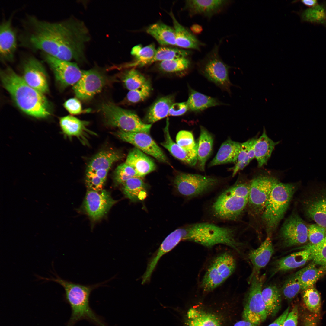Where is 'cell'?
<instances>
[{
	"mask_svg": "<svg viewBox=\"0 0 326 326\" xmlns=\"http://www.w3.org/2000/svg\"><path fill=\"white\" fill-rule=\"evenodd\" d=\"M22 24L18 36L21 47L63 60H84L85 46L90 36L83 22L73 18L50 21L29 15Z\"/></svg>",
	"mask_w": 326,
	"mask_h": 326,
	"instance_id": "obj_1",
	"label": "cell"
},
{
	"mask_svg": "<svg viewBox=\"0 0 326 326\" xmlns=\"http://www.w3.org/2000/svg\"><path fill=\"white\" fill-rule=\"evenodd\" d=\"M48 278L37 276L44 282L53 281L63 287L64 298L70 305L71 315L67 326H74L78 321L85 320L96 326H108L102 318L97 315L90 306V297L93 290L104 286L109 280L92 285H83L62 278L55 272Z\"/></svg>",
	"mask_w": 326,
	"mask_h": 326,
	"instance_id": "obj_2",
	"label": "cell"
},
{
	"mask_svg": "<svg viewBox=\"0 0 326 326\" xmlns=\"http://www.w3.org/2000/svg\"><path fill=\"white\" fill-rule=\"evenodd\" d=\"M1 77L3 87L21 110L38 118L50 115V104L44 94L29 85L11 68L2 70Z\"/></svg>",
	"mask_w": 326,
	"mask_h": 326,
	"instance_id": "obj_3",
	"label": "cell"
},
{
	"mask_svg": "<svg viewBox=\"0 0 326 326\" xmlns=\"http://www.w3.org/2000/svg\"><path fill=\"white\" fill-rule=\"evenodd\" d=\"M250 183L237 181L222 191L211 205V216L223 221H236L241 216L247 206Z\"/></svg>",
	"mask_w": 326,
	"mask_h": 326,
	"instance_id": "obj_4",
	"label": "cell"
},
{
	"mask_svg": "<svg viewBox=\"0 0 326 326\" xmlns=\"http://www.w3.org/2000/svg\"><path fill=\"white\" fill-rule=\"evenodd\" d=\"M184 241H192L207 247L224 245L239 251L243 245L235 238V229L213 223L200 222L181 227Z\"/></svg>",
	"mask_w": 326,
	"mask_h": 326,
	"instance_id": "obj_5",
	"label": "cell"
},
{
	"mask_svg": "<svg viewBox=\"0 0 326 326\" xmlns=\"http://www.w3.org/2000/svg\"><path fill=\"white\" fill-rule=\"evenodd\" d=\"M296 187L294 184L279 182L273 188L261 215L267 235H271L283 218Z\"/></svg>",
	"mask_w": 326,
	"mask_h": 326,
	"instance_id": "obj_6",
	"label": "cell"
},
{
	"mask_svg": "<svg viewBox=\"0 0 326 326\" xmlns=\"http://www.w3.org/2000/svg\"><path fill=\"white\" fill-rule=\"evenodd\" d=\"M105 124L129 133L145 132L149 133L152 124L144 123L133 112L123 108L110 102L101 104L100 107Z\"/></svg>",
	"mask_w": 326,
	"mask_h": 326,
	"instance_id": "obj_7",
	"label": "cell"
},
{
	"mask_svg": "<svg viewBox=\"0 0 326 326\" xmlns=\"http://www.w3.org/2000/svg\"><path fill=\"white\" fill-rule=\"evenodd\" d=\"M219 180L210 176L180 173L174 180L177 193L187 199L196 198L210 192L218 185Z\"/></svg>",
	"mask_w": 326,
	"mask_h": 326,
	"instance_id": "obj_8",
	"label": "cell"
},
{
	"mask_svg": "<svg viewBox=\"0 0 326 326\" xmlns=\"http://www.w3.org/2000/svg\"><path fill=\"white\" fill-rule=\"evenodd\" d=\"M235 260L228 252L219 254L212 260L205 272L200 286L205 292L212 291L224 283L234 273Z\"/></svg>",
	"mask_w": 326,
	"mask_h": 326,
	"instance_id": "obj_9",
	"label": "cell"
},
{
	"mask_svg": "<svg viewBox=\"0 0 326 326\" xmlns=\"http://www.w3.org/2000/svg\"><path fill=\"white\" fill-rule=\"evenodd\" d=\"M265 275H254L249 279L250 284L242 316L244 320L259 326L268 316L262 292Z\"/></svg>",
	"mask_w": 326,
	"mask_h": 326,
	"instance_id": "obj_10",
	"label": "cell"
},
{
	"mask_svg": "<svg viewBox=\"0 0 326 326\" xmlns=\"http://www.w3.org/2000/svg\"><path fill=\"white\" fill-rule=\"evenodd\" d=\"M279 182L275 177L266 176L251 180L247 205L250 214L254 216L261 215L272 189Z\"/></svg>",
	"mask_w": 326,
	"mask_h": 326,
	"instance_id": "obj_11",
	"label": "cell"
},
{
	"mask_svg": "<svg viewBox=\"0 0 326 326\" xmlns=\"http://www.w3.org/2000/svg\"><path fill=\"white\" fill-rule=\"evenodd\" d=\"M201 73L222 89L230 93L231 83L228 74L229 67L220 58L217 48L206 56L199 67Z\"/></svg>",
	"mask_w": 326,
	"mask_h": 326,
	"instance_id": "obj_12",
	"label": "cell"
},
{
	"mask_svg": "<svg viewBox=\"0 0 326 326\" xmlns=\"http://www.w3.org/2000/svg\"><path fill=\"white\" fill-rule=\"evenodd\" d=\"M41 56L62 88L74 85L83 75L84 70H81L75 63L57 59L43 52H41Z\"/></svg>",
	"mask_w": 326,
	"mask_h": 326,
	"instance_id": "obj_13",
	"label": "cell"
},
{
	"mask_svg": "<svg viewBox=\"0 0 326 326\" xmlns=\"http://www.w3.org/2000/svg\"><path fill=\"white\" fill-rule=\"evenodd\" d=\"M113 133L120 140L132 144L135 148L158 161L170 164L163 152L149 133L142 132H126L120 129Z\"/></svg>",
	"mask_w": 326,
	"mask_h": 326,
	"instance_id": "obj_14",
	"label": "cell"
},
{
	"mask_svg": "<svg viewBox=\"0 0 326 326\" xmlns=\"http://www.w3.org/2000/svg\"><path fill=\"white\" fill-rule=\"evenodd\" d=\"M308 228L297 213H292L284 221L279 231V237L283 246L288 247L306 243Z\"/></svg>",
	"mask_w": 326,
	"mask_h": 326,
	"instance_id": "obj_15",
	"label": "cell"
},
{
	"mask_svg": "<svg viewBox=\"0 0 326 326\" xmlns=\"http://www.w3.org/2000/svg\"><path fill=\"white\" fill-rule=\"evenodd\" d=\"M117 202L107 191L87 190L84 199L83 208L85 213L94 221L103 217Z\"/></svg>",
	"mask_w": 326,
	"mask_h": 326,
	"instance_id": "obj_16",
	"label": "cell"
},
{
	"mask_svg": "<svg viewBox=\"0 0 326 326\" xmlns=\"http://www.w3.org/2000/svg\"><path fill=\"white\" fill-rule=\"evenodd\" d=\"M106 82L104 76L97 70L84 71L82 76L73 85V89L78 98L87 100L101 91Z\"/></svg>",
	"mask_w": 326,
	"mask_h": 326,
	"instance_id": "obj_17",
	"label": "cell"
},
{
	"mask_svg": "<svg viewBox=\"0 0 326 326\" xmlns=\"http://www.w3.org/2000/svg\"><path fill=\"white\" fill-rule=\"evenodd\" d=\"M22 78L29 85L44 94L48 86L46 71L42 63L35 57L27 55L23 61Z\"/></svg>",
	"mask_w": 326,
	"mask_h": 326,
	"instance_id": "obj_18",
	"label": "cell"
},
{
	"mask_svg": "<svg viewBox=\"0 0 326 326\" xmlns=\"http://www.w3.org/2000/svg\"><path fill=\"white\" fill-rule=\"evenodd\" d=\"M14 13L0 25V59L3 62L14 60L17 46V32L13 26Z\"/></svg>",
	"mask_w": 326,
	"mask_h": 326,
	"instance_id": "obj_19",
	"label": "cell"
},
{
	"mask_svg": "<svg viewBox=\"0 0 326 326\" xmlns=\"http://www.w3.org/2000/svg\"><path fill=\"white\" fill-rule=\"evenodd\" d=\"M59 123L65 135L69 137H76L83 145H89V139L91 136H96L97 134L89 129L87 126L89 122L83 121L74 117L68 115L61 118Z\"/></svg>",
	"mask_w": 326,
	"mask_h": 326,
	"instance_id": "obj_20",
	"label": "cell"
},
{
	"mask_svg": "<svg viewBox=\"0 0 326 326\" xmlns=\"http://www.w3.org/2000/svg\"><path fill=\"white\" fill-rule=\"evenodd\" d=\"M273 252L271 236L267 235L258 248L251 251L249 254V258L253 266L249 278L254 275H259L260 270L267 265Z\"/></svg>",
	"mask_w": 326,
	"mask_h": 326,
	"instance_id": "obj_21",
	"label": "cell"
},
{
	"mask_svg": "<svg viewBox=\"0 0 326 326\" xmlns=\"http://www.w3.org/2000/svg\"><path fill=\"white\" fill-rule=\"evenodd\" d=\"M169 122L166 121L164 129V140L161 144L174 157L191 166H194L197 161V147L194 149L187 151L180 147L172 139L169 133Z\"/></svg>",
	"mask_w": 326,
	"mask_h": 326,
	"instance_id": "obj_22",
	"label": "cell"
},
{
	"mask_svg": "<svg viewBox=\"0 0 326 326\" xmlns=\"http://www.w3.org/2000/svg\"><path fill=\"white\" fill-rule=\"evenodd\" d=\"M229 2L223 0H187L185 8L191 15L202 14L210 17L219 12Z\"/></svg>",
	"mask_w": 326,
	"mask_h": 326,
	"instance_id": "obj_23",
	"label": "cell"
},
{
	"mask_svg": "<svg viewBox=\"0 0 326 326\" xmlns=\"http://www.w3.org/2000/svg\"><path fill=\"white\" fill-rule=\"evenodd\" d=\"M125 162L132 167L139 177L142 178L156 168L154 161L146 154L135 147L129 152Z\"/></svg>",
	"mask_w": 326,
	"mask_h": 326,
	"instance_id": "obj_24",
	"label": "cell"
},
{
	"mask_svg": "<svg viewBox=\"0 0 326 326\" xmlns=\"http://www.w3.org/2000/svg\"><path fill=\"white\" fill-rule=\"evenodd\" d=\"M123 157V154L116 150L102 151L92 158L88 164L86 171L95 172L99 170L109 171L114 163L121 160Z\"/></svg>",
	"mask_w": 326,
	"mask_h": 326,
	"instance_id": "obj_25",
	"label": "cell"
},
{
	"mask_svg": "<svg viewBox=\"0 0 326 326\" xmlns=\"http://www.w3.org/2000/svg\"><path fill=\"white\" fill-rule=\"evenodd\" d=\"M241 143L229 139L221 145L216 155L209 164V167L224 164H235L240 150Z\"/></svg>",
	"mask_w": 326,
	"mask_h": 326,
	"instance_id": "obj_26",
	"label": "cell"
},
{
	"mask_svg": "<svg viewBox=\"0 0 326 326\" xmlns=\"http://www.w3.org/2000/svg\"><path fill=\"white\" fill-rule=\"evenodd\" d=\"M305 249L278 260L276 263L274 273L279 272H285L305 265L311 259L309 250L307 248Z\"/></svg>",
	"mask_w": 326,
	"mask_h": 326,
	"instance_id": "obj_27",
	"label": "cell"
},
{
	"mask_svg": "<svg viewBox=\"0 0 326 326\" xmlns=\"http://www.w3.org/2000/svg\"><path fill=\"white\" fill-rule=\"evenodd\" d=\"M169 14L173 24L176 46L182 48L199 50L203 44L179 23L172 12H171Z\"/></svg>",
	"mask_w": 326,
	"mask_h": 326,
	"instance_id": "obj_28",
	"label": "cell"
},
{
	"mask_svg": "<svg viewBox=\"0 0 326 326\" xmlns=\"http://www.w3.org/2000/svg\"><path fill=\"white\" fill-rule=\"evenodd\" d=\"M121 185L122 190L125 197L132 202L143 200L147 197L148 186L142 178H131Z\"/></svg>",
	"mask_w": 326,
	"mask_h": 326,
	"instance_id": "obj_29",
	"label": "cell"
},
{
	"mask_svg": "<svg viewBox=\"0 0 326 326\" xmlns=\"http://www.w3.org/2000/svg\"><path fill=\"white\" fill-rule=\"evenodd\" d=\"M279 143L275 142L267 136L264 128L262 134L257 138L254 145L255 158L259 167L267 164L275 146Z\"/></svg>",
	"mask_w": 326,
	"mask_h": 326,
	"instance_id": "obj_30",
	"label": "cell"
},
{
	"mask_svg": "<svg viewBox=\"0 0 326 326\" xmlns=\"http://www.w3.org/2000/svg\"><path fill=\"white\" fill-rule=\"evenodd\" d=\"M213 139L212 135L202 126L197 144V158L200 170L204 171L206 161L212 151Z\"/></svg>",
	"mask_w": 326,
	"mask_h": 326,
	"instance_id": "obj_31",
	"label": "cell"
},
{
	"mask_svg": "<svg viewBox=\"0 0 326 326\" xmlns=\"http://www.w3.org/2000/svg\"><path fill=\"white\" fill-rule=\"evenodd\" d=\"M186 102L189 110L195 112L223 104L217 99L205 95L190 87H189V97Z\"/></svg>",
	"mask_w": 326,
	"mask_h": 326,
	"instance_id": "obj_32",
	"label": "cell"
},
{
	"mask_svg": "<svg viewBox=\"0 0 326 326\" xmlns=\"http://www.w3.org/2000/svg\"><path fill=\"white\" fill-rule=\"evenodd\" d=\"M186 316V326H220L215 315L198 309L190 308Z\"/></svg>",
	"mask_w": 326,
	"mask_h": 326,
	"instance_id": "obj_33",
	"label": "cell"
},
{
	"mask_svg": "<svg viewBox=\"0 0 326 326\" xmlns=\"http://www.w3.org/2000/svg\"><path fill=\"white\" fill-rule=\"evenodd\" d=\"M174 98L171 96L160 98L150 107L145 117L147 124L158 121L168 116L170 108L173 104Z\"/></svg>",
	"mask_w": 326,
	"mask_h": 326,
	"instance_id": "obj_34",
	"label": "cell"
},
{
	"mask_svg": "<svg viewBox=\"0 0 326 326\" xmlns=\"http://www.w3.org/2000/svg\"><path fill=\"white\" fill-rule=\"evenodd\" d=\"M314 263L296 272L294 275L301 286L302 290L313 286L323 275L326 268L318 267Z\"/></svg>",
	"mask_w": 326,
	"mask_h": 326,
	"instance_id": "obj_35",
	"label": "cell"
},
{
	"mask_svg": "<svg viewBox=\"0 0 326 326\" xmlns=\"http://www.w3.org/2000/svg\"><path fill=\"white\" fill-rule=\"evenodd\" d=\"M146 31L161 45L176 46L174 29L164 24L158 22L152 24Z\"/></svg>",
	"mask_w": 326,
	"mask_h": 326,
	"instance_id": "obj_36",
	"label": "cell"
},
{
	"mask_svg": "<svg viewBox=\"0 0 326 326\" xmlns=\"http://www.w3.org/2000/svg\"><path fill=\"white\" fill-rule=\"evenodd\" d=\"M262 297L268 316H274L280 308L281 303L280 291L275 285H270L262 290Z\"/></svg>",
	"mask_w": 326,
	"mask_h": 326,
	"instance_id": "obj_37",
	"label": "cell"
},
{
	"mask_svg": "<svg viewBox=\"0 0 326 326\" xmlns=\"http://www.w3.org/2000/svg\"><path fill=\"white\" fill-rule=\"evenodd\" d=\"M257 138H252L241 143L240 150L237 161L234 166L230 168L232 171V176L243 169L254 158V145Z\"/></svg>",
	"mask_w": 326,
	"mask_h": 326,
	"instance_id": "obj_38",
	"label": "cell"
},
{
	"mask_svg": "<svg viewBox=\"0 0 326 326\" xmlns=\"http://www.w3.org/2000/svg\"><path fill=\"white\" fill-rule=\"evenodd\" d=\"M306 205L307 216L316 224L326 228V197L310 202Z\"/></svg>",
	"mask_w": 326,
	"mask_h": 326,
	"instance_id": "obj_39",
	"label": "cell"
},
{
	"mask_svg": "<svg viewBox=\"0 0 326 326\" xmlns=\"http://www.w3.org/2000/svg\"><path fill=\"white\" fill-rule=\"evenodd\" d=\"M156 51L153 44L144 47L140 45L135 46L131 52V54L136 59L135 62L132 65L142 66L150 64L155 55Z\"/></svg>",
	"mask_w": 326,
	"mask_h": 326,
	"instance_id": "obj_40",
	"label": "cell"
},
{
	"mask_svg": "<svg viewBox=\"0 0 326 326\" xmlns=\"http://www.w3.org/2000/svg\"><path fill=\"white\" fill-rule=\"evenodd\" d=\"M302 21L326 24V9L323 5H316L300 14Z\"/></svg>",
	"mask_w": 326,
	"mask_h": 326,
	"instance_id": "obj_41",
	"label": "cell"
},
{
	"mask_svg": "<svg viewBox=\"0 0 326 326\" xmlns=\"http://www.w3.org/2000/svg\"><path fill=\"white\" fill-rule=\"evenodd\" d=\"M190 53L188 51L177 48L160 47L156 50L155 55L150 64L156 61L161 62L178 58L186 57Z\"/></svg>",
	"mask_w": 326,
	"mask_h": 326,
	"instance_id": "obj_42",
	"label": "cell"
},
{
	"mask_svg": "<svg viewBox=\"0 0 326 326\" xmlns=\"http://www.w3.org/2000/svg\"><path fill=\"white\" fill-rule=\"evenodd\" d=\"M303 299L307 309L312 313L318 314L321 307L320 295L314 286L304 290Z\"/></svg>",
	"mask_w": 326,
	"mask_h": 326,
	"instance_id": "obj_43",
	"label": "cell"
},
{
	"mask_svg": "<svg viewBox=\"0 0 326 326\" xmlns=\"http://www.w3.org/2000/svg\"><path fill=\"white\" fill-rule=\"evenodd\" d=\"M122 81L129 91L138 89L148 82L143 75L134 69L126 72L123 76Z\"/></svg>",
	"mask_w": 326,
	"mask_h": 326,
	"instance_id": "obj_44",
	"label": "cell"
},
{
	"mask_svg": "<svg viewBox=\"0 0 326 326\" xmlns=\"http://www.w3.org/2000/svg\"><path fill=\"white\" fill-rule=\"evenodd\" d=\"M190 64L189 59L183 57L161 62L159 66L160 69L164 72H175L187 69Z\"/></svg>",
	"mask_w": 326,
	"mask_h": 326,
	"instance_id": "obj_45",
	"label": "cell"
},
{
	"mask_svg": "<svg viewBox=\"0 0 326 326\" xmlns=\"http://www.w3.org/2000/svg\"><path fill=\"white\" fill-rule=\"evenodd\" d=\"M310 252L311 259L314 263L326 268V238L316 245H309L305 247Z\"/></svg>",
	"mask_w": 326,
	"mask_h": 326,
	"instance_id": "obj_46",
	"label": "cell"
},
{
	"mask_svg": "<svg viewBox=\"0 0 326 326\" xmlns=\"http://www.w3.org/2000/svg\"><path fill=\"white\" fill-rule=\"evenodd\" d=\"M135 177H139L136 171L125 162L120 165L115 169L113 179L115 184L119 185L122 184L128 179Z\"/></svg>",
	"mask_w": 326,
	"mask_h": 326,
	"instance_id": "obj_47",
	"label": "cell"
},
{
	"mask_svg": "<svg viewBox=\"0 0 326 326\" xmlns=\"http://www.w3.org/2000/svg\"><path fill=\"white\" fill-rule=\"evenodd\" d=\"M302 290L301 286L294 275L289 278L285 282L282 288V293L288 300L294 298Z\"/></svg>",
	"mask_w": 326,
	"mask_h": 326,
	"instance_id": "obj_48",
	"label": "cell"
},
{
	"mask_svg": "<svg viewBox=\"0 0 326 326\" xmlns=\"http://www.w3.org/2000/svg\"><path fill=\"white\" fill-rule=\"evenodd\" d=\"M176 142L187 151L192 150L197 147L192 133L188 131L181 130L179 132L176 136Z\"/></svg>",
	"mask_w": 326,
	"mask_h": 326,
	"instance_id": "obj_49",
	"label": "cell"
},
{
	"mask_svg": "<svg viewBox=\"0 0 326 326\" xmlns=\"http://www.w3.org/2000/svg\"><path fill=\"white\" fill-rule=\"evenodd\" d=\"M151 87L149 82L136 89L130 91L127 95V101L131 103H136L144 100L149 95Z\"/></svg>",
	"mask_w": 326,
	"mask_h": 326,
	"instance_id": "obj_50",
	"label": "cell"
},
{
	"mask_svg": "<svg viewBox=\"0 0 326 326\" xmlns=\"http://www.w3.org/2000/svg\"><path fill=\"white\" fill-rule=\"evenodd\" d=\"M308 237L311 244H317L326 237V228L316 223L311 224L308 228Z\"/></svg>",
	"mask_w": 326,
	"mask_h": 326,
	"instance_id": "obj_51",
	"label": "cell"
},
{
	"mask_svg": "<svg viewBox=\"0 0 326 326\" xmlns=\"http://www.w3.org/2000/svg\"><path fill=\"white\" fill-rule=\"evenodd\" d=\"M85 181L88 190L94 191L103 189L105 182L92 171H86Z\"/></svg>",
	"mask_w": 326,
	"mask_h": 326,
	"instance_id": "obj_52",
	"label": "cell"
},
{
	"mask_svg": "<svg viewBox=\"0 0 326 326\" xmlns=\"http://www.w3.org/2000/svg\"><path fill=\"white\" fill-rule=\"evenodd\" d=\"M64 106L71 114L77 115L83 112L81 104L75 98H72L66 101L64 103Z\"/></svg>",
	"mask_w": 326,
	"mask_h": 326,
	"instance_id": "obj_53",
	"label": "cell"
},
{
	"mask_svg": "<svg viewBox=\"0 0 326 326\" xmlns=\"http://www.w3.org/2000/svg\"><path fill=\"white\" fill-rule=\"evenodd\" d=\"M188 110V107L186 102L173 103L169 110L168 116L182 115Z\"/></svg>",
	"mask_w": 326,
	"mask_h": 326,
	"instance_id": "obj_54",
	"label": "cell"
},
{
	"mask_svg": "<svg viewBox=\"0 0 326 326\" xmlns=\"http://www.w3.org/2000/svg\"><path fill=\"white\" fill-rule=\"evenodd\" d=\"M298 317V308L296 305L289 312L282 326H297Z\"/></svg>",
	"mask_w": 326,
	"mask_h": 326,
	"instance_id": "obj_55",
	"label": "cell"
},
{
	"mask_svg": "<svg viewBox=\"0 0 326 326\" xmlns=\"http://www.w3.org/2000/svg\"><path fill=\"white\" fill-rule=\"evenodd\" d=\"M289 308L288 307L273 322L268 326H282L283 323L289 312Z\"/></svg>",
	"mask_w": 326,
	"mask_h": 326,
	"instance_id": "obj_56",
	"label": "cell"
},
{
	"mask_svg": "<svg viewBox=\"0 0 326 326\" xmlns=\"http://www.w3.org/2000/svg\"><path fill=\"white\" fill-rule=\"evenodd\" d=\"M108 171L104 170H99L94 173L100 178L105 182Z\"/></svg>",
	"mask_w": 326,
	"mask_h": 326,
	"instance_id": "obj_57",
	"label": "cell"
},
{
	"mask_svg": "<svg viewBox=\"0 0 326 326\" xmlns=\"http://www.w3.org/2000/svg\"><path fill=\"white\" fill-rule=\"evenodd\" d=\"M191 30L194 33L198 34L200 33L203 30V28L200 25L195 24L192 25L190 27Z\"/></svg>",
	"mask_w": 326,
	"mask_h": 326,
	"instance_id": "obj_58",
	"label": "cell"
},
{
	"mask_svg": "<svg viewBox=\"0 0 326 326\" xmlns=\"http://www.w3.org/2000/svg\"><path fill=\"white\" fill-rule=\"evenodd\" d=\"M234 326H259L244 320L236 322Z\"/></svg>",
	"mask_w": 326,
	"mask_h": 326,
	"instance_id": "obj_59",
	"label": "cell"
},
{
	"mask_svg": "<svg viewBox=\"0 0 326 326\" xmlns=\"http://www.w3.org/2000/svg\"><path fill=\"white\" fill-rule=\"evenodd\" d=\"M301 2L304 5L310 8L317 4V1L316 0H304L301 1Z\"/></svg>",
	"mask_w": 326,
	"mask_h": 326,
	"instance_id": "obj_60",
	"label": "cell"
},
{
	"mask_svg": "<svg viewBox=\"0 0 326 326\" xmlns=\"http://www.w3.org/2000/svg\"><path fill=\"white\" fill-rule=\"evenodd\" d=\"M304 326H316V320L312 318L307 319Z\"/></svg>",
	"mask_w": 326,
	"mask_h": 326,
	"instance_id": "obj_61",
	"label": "cell"
},
{
	"mask_svg": "<svg viewBox=\"0 0 326 326\" xmlns=\"http://www.w3.org/2000/svg\"></svg>",
	"mask_w": 326,
	"mask_h": 326,
	"instance_id": "obj_62",
	"label": "cell"
}]
</instances>
